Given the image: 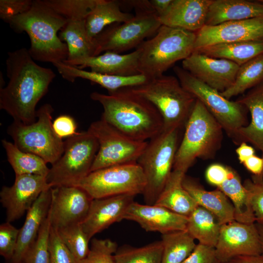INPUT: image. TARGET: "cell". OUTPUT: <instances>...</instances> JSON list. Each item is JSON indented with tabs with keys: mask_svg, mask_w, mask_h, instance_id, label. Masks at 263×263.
<instances>
[{
	"mask_svg": "<svg viewBox=\"0 0 263 263\" xmlns=\"http://www.w3.org/2000/svg\"><path fill=\"white\" fill-rule=\"evenodd\" d=\"M5 65L9 80L0 89V109L14 120L32 124L36 121V106L56 74L51 69L37 64L25 48L9 52Z\"/></svg>",
	"mask_w": 263,
	"mask_h": 263,
	"instance_id": "6da1fadb",
	"label": "cell"
},
{
	"mask_svg": "<svg viewBox=\"0 0 263 263\" xmlns=\"http://www.w3.org/2000/svg\"><path fill=\"white\" fill-rule=\"evenodd\" d=\"M90 97L102 105L101 119L133 139L147 141L164 130L163 119L157 108L131 88L108 94L94 92Z\"/></svg>",
	"mask_w": 263,
	"mask_h": 263,
	"instance_id": "7a4b0ae2",
	"label": "cell"
},
{
	"mask_svg": "<svg viewBox=\"0 0 263 263\" xmlns=\"http://www.w3.org/2000/svg\"><path fill=\"white\" fill-rule=\"evenodd\" d=\"M67 22V19L44 0H35L29 10L13 18L8 23L15 32L27 34L31 42L28 51L34 60L54 64L68 57L67 44L57 35Z\"/></svg>",
	"mask_w": 263,
	"mask_h": 263,
	"instance_id": "3957f363",
	"label": "cell"
},
{
	"mask_svg": "<svg viewBox=\"0 0 263 263\" xmlns=\"http://www.w3.org/2000/svg\"><path fill=\"white\" fill-rule=\"evenodd\" d=\"M185 127L184 136L175 154L173 170L186 174L197 159L207 160L214 157L221 147L224 130L198 99Z\"/></svg>",
	"mask_w": 263,
	"mask_h": 263,
	"instance_id": "277c9868",
	"label": "cell"
},
{
	"mask_svg": "<svg viewBox=\"0 0 263 263\" xmlns=\"http://www.w3.org/2000/svg\"><path fill=\"white\" fill-rule=\"evenodd\" d=\"M196 37V33L162 25L152 38L137 47L140 51L139 73L148 79L162 75L193 52Z\"/></svg>",
	"mask_w": 263,
	"mask_h": 263,
	"instance_id": "5b68a950",
	"label": "cell"
},
{
	"mask_svg": "<svg viewBox=\"0 0 263 263\" xmlns=\"http://www.w3.org/2000/svg\"><path fill=\"white\" fill-rule=\"evenodd\" d=\"M131 89L157 108L163 119L164 129L185 127L196 100L173 75H163Z\"/></svg>",
	"mask_w": 263,
	"mask_h": 263,
	"instance_id": "8992f818",
	"label": "cell"
},
{
	"mask_svg": "<svg viewBox=\"0 0 263 263\" xmlns=\"http://www.w3.org/2000/svg\"><path fill=\"white\" fill-rule=\"evenodd\" d=\"M180 129H164L148 141L137 163L146 180L143 193L146 204L154 205L165 188L173 170L178 147Z\"/></svg>",
	"mask_w": 263,
	"mask_h": 263,
	"instance_id": "52a82bcc",
	"label": "cell"
},
{
	"mask_svg": "<svg viewBox=\"0 0 263 263\" xmlns=\"http://www.w3.org/2000/svg\"><path fill=\"white\" fill-rule=\"evenodd\" d=\"M173 71L182 86L204 104L233 142L239 145V131L248 124L247 108L237 100L226 98L182 67L175 66Z\"/></svg>",
	"mask_w": 263,
	"mask_h": 263,
	"instance_id": "ba28073f",
	"label": "cell"
},
{
	"mask_svg": "<svg viewBox=\"0 0 263 263\" xmlns=\"http://www.w3.org/2000/svg\"><path fill=\"white\" fill-rule=\"evenodd\" d=\"M51 104L46 103L37 111L35 122L25 124L14 120L7 130L14 144L20 150L38 155L47 163L54 164L64 151V141L53 128Z\"/></svg>",
	"mask_w": 263,
	"mask_h": 263,
	"instance_id": "9c48e42d",
	"label": "cell"
},
{
	"mask_svg": "<svg viewBox=\"0 0 263 263\" xmlns=\"http://www.w3.org/2000/svg\"><path fill=\"white\" fill-rule=\"evenodd\" d=\"M98 143L88 131L78 132L64 141V151L46 177L51 188L76 186L91 172Z\"/></svg>",
	"mask_w": 263,
	"mask_h": 263,
	"instance_id": "30bf717a",
	"label": "cell"
},
{
	"mask_svg": "<svg viewBox=\"0 0 263 263\" xmlns=\"http://www.w3.org/2000/svg\"><path fill=\"white\" fill-rule=\"evenodd\" d=\"M146 184L143 170L135 162L92 171L75 186L83 189L93 199L120 195L143 194Z\"/></svg>",
	"mask_w": 263,
	"mask_h": 263,
	"instance_id": "8fae6325",
	"label": "cell"
},
{
	"mask_svg": "<svg viewBox=\"0 0 263 263\" xmlns=\"http://www.w3.org/2000/svg\"><path fill=\"white\" fill-rule=\"evenodd\" d=\"M87 131L95 137L99 145L91 172L137 162L148 144V141L127 136L102 119L92 122Z\"/></svg>",
	"mask_w": 263,
	"mask_h": 263,
	"instance_id": "7c38bea8",
	"label": "cell"
},
{
	"mask_svg": "<svg viewBox=\"0 0 263 263\" xmlns=\"http://www.w3.org/2000/svg\"><path fill=\"white\" fill-rule=\"evenodd\" d=\"M161 25L155 12L135 11L132 19L108 26L94 38L96 55L108 51L120 54L138 47L146 38L155 35Z\"/></svg>",
	"mask_w": 263,
	"mask_h": 263,
	"instance_id": "4fadbf2b",
	"label": "cell"
},
{
	"mask_svg": "<svg viewBox=\"0 0 263 263\" xmlns=\"http://www.w3.org/2000/svg\"><path fill=\"white\" fill-rule=\"evenodd\" d=\"M93 199L77 186L51 188V202L48 216L51 226L59 228L81 223L86 218Z\"/></svg>",
	"mask_w": 263,
	"mask_h": 263,
	"instance_id": "5bb4252c",
	"label": "cell"
},
{
	"mask_svg": "<svg viewBox=\"0 0 263 263\" xmlns=\"http://www.w3.org/2000/svg\"><path fill=\"white\" fill-rule=\"evenodd\" d=\"M215 249L220 263L237 256L262 254L256 223L234 220L222 225Z\"/></svg>",
	"mask_w": 263,
	"mask_h": 263,
	"instance_id": "9a60e30c",
	"label": "cell"
},
{
	"mask_svg": "<svg viewBox=\"0 0 263 263\" xmlns=\"http://www.w3.org/2000/svg\"><path fill=\"white\" fill-rule=\"evenodd\" d=\"M51 188L46 177L35 174L16 175L14 184L3 186L0 202L6 209V222L11 223L22 216L41 193Z\"/></svg>",
	"mask_w": 263,
	"mask_h": 263,
	"instance_id": "2e32d148",
	"label": "cell"
},
{
	"mask_svg": "<svg viewBox=\"0 0 263 263\" xmlns=\"http://www.w3.org/2000/svg\"><path fill=\"white\" fill-rule=\"evenodd\" d=\"M182 65L194 77L220 93L232 86L240 67L231 61L210 57L197 51L182 60Z\"/></svg>",
	"mask_w": 263,
	"mask_h": 263,
	"instance_id": "e0dca14e",
	"label": "cell"
},
{
	"mask_svg": "<svg viewBox=\"0 0 263 263\" xmlns=\"http://www.w3.org/2000/svg\"><path fill=\"white\" fill-rule=\"evenodd\" d=\"M196 35L194 51L216 44L263 39V18L205 25Z\"/></svg>",
	"mask_w": 263,
	"mask_h": 263,
	"instance_id": "ac0fdd59",
	"label": "cell"
},
{
	"mask_svg": "<svg viewBox=\"0 0 263 263\" xmlns=\"http://www.w3.org/2000/svg\"><path fill=\"white\" fill-rule=\"evenodd\" d=\"M124 219L135 222L146 231L158 232L162 234L186 230L188 223V217L165 207L134 201L127 208Z\"/></svg>",
	"mask_w": 263,
	"mask_h": 263,
	"instance_id": "d6986e66",
	"label": "cell"
},
{
	"mask_svg": "<svg viewBox=\"0 0 263 263\" xmlns=\"http://www.w3.org/2000/svg\"><path fill=\"white\" fill-rule=\"evenodd\" d=\"M135 196L120 195L93 199L88 213L81 223L91 240L111 225L124 220V215Z\"/></svg>",
	"mask_w": 263,
	"mask_h": 263,
	"instance_id": "ffe728a7",
	"label": "cell"
},
{
	"mask_svg": "<svg viewBox=\"0 0 263 263\" xmlns=\"http://www.w3.org/2000/svg\"><path fill=\"white\" fill-rule=\"evenodd\" d=\"M212 0H173L159 17L162 25L196 33L204 26Z\"/></svg>",
	"mask_w": 263,
	"mask_h": 263,
	"instance_id": "44dd1931",
	"label": "cell"
},
{
	"mask_svg": "<svg viewBox=\"0 0 263 263\" xmlns=\"http://www.w3.org/2000/svg\"><path fill=\"white\" fill-rule=\"evenodd\" d=\"M140 50L121 55L106 52L102 55L85 58L73 62L70 65L83 69L91 68V71L103 74L119 76H131L139 74Z\"/></svg>",
	"mask_w": 263,
	"mask_h": 263,
	"instance_id": "7402d4cb",
	"label": "cell"
},
{
	"mask_svg": "<svg viewBox=\"0 0 263 263\" xmlns=\"http://www.w3.org/2000/svg\"><path fill=\"white\" fill-rule=\"evenodd\" d=\"M51 202V188L43 191L27 211L24 223L19 229L12 263H22L29 248L34 242L48 216Z\"/></svg>",
	"mask_w": 263,
	"mask_h": 263,
	"instance_id": "603a6c76",
	"label": "cell"
},
{
	"mask_svg": "<svg viewBox=\"0 0 263 263\" xmlns=\"http://www.w3.org/2000/svg\"><path fill=\"white\" fill-rule=\"evenodd\" d=\"M263 18V3L246 0H212L205 25L214 26L231 21Z\"/></svg>",
	"mask_w": 263,
	"mask_h": 263,
	"instance_id": "cb8c5ba5",
	"label": "cell"
},
{
	"mask_svg": "<svg viewBox=\"0 0 263 263\" xmlns=\"http://www.w3.org/2000/svg\"><path fill=\"white\" fill-rule=\"evenodd\" d=\"M182 184L198 206L213 214L221 225L235 220L232 204L219 189L207 190L193 179L186 175Z\"/></svg>",
	"mask_w": 263,
	"mask_h": 263,
	"instance_id": "d4e9b609",
	"label": "cell"
},
{
	"mask_svg": "<svg viewBox=\"0 0 263 263\" xmlns=\"http://www.w3.org/2000/svg\"><path fill=\"white\" fill-rule=\"evenodd\" d=\"M53 65L64 79L72 82L77 78L89 80L107 89L108 93L123 88L138 86L148 80L144 75L141 74L131 76H119L87 71L63 62H57Z\"/></svg>",
	"mask_w": 263,
	"mask_h": 263,
	"instance_id": "484cf974",
	"label": "cell"
},
{
	"mask_svg": "<svg viewBox=\"0 0 263 263\" xmlns=\"http://www.w3.org/2000/svg\"><path fill=\"white\" fill-rule=\"evenodd\" d=\"M250 112L251 121L239 132V145L242 142L251 143L263 150V82L251 88L237 100Z\"/></svg>",
	"mask_w": 263,
	"mask_h": 263,
	"instance_id": "4316f807",
	"label": "cell"
},
{
	"mask_svg": "<svg viewBox=\"0 0 263 263\" xmlns=\"http://www.w3.org/2000/svg\"><path fill=\"white\" fill-rule=\"evenodd\" d=\"M58 36L65 41L68 50L67 58L63 62L71 64L85 58L96 56L97 46L94 38L87 32L85 20H67Z\"/></svg>",
	"mask_w": 263,
	"mask_h": 263,
	"instance_id": "83f0119b",
	"label": "cell"
},
{
	"mask_svg": "<svg viewBox=\"0 0 263 263\" xmlns=\"http://www.w3.org/2000/svg\"><path fill=\"white\" fill-rule=\"evenodd\" d=\"M216 187L232 204L235 210V220L244 223L256 222L250 205L249 192L233 169L227 166L226 174Z\"/></svg>",
	"mask_w": 263,
	"mask_h": 263,
	"instance_id": "f1b7e54d",
	"label": "cell"
},
{
	"mask_svg": "<svg viewBox=\"0 0 263 263\" xmlns=\"http://www.w3.org/2000/svg\"><path fill=\"white\" fill-rule=\"evenodd\" d=\"M186 174L172 170L165 188L154 204L188 217L198 206L183 186Z\"/></svg>",
	"mask_w": 263,
	"mask_h": 263,
	"instance_id": "f546056e",
	"label": "cell"
},
{
	"mask_svg": "<svg viewBox=\"0 0 263 263\" xmlns=\"http://www.w3.org/2000/svg\"><path fill=\"white\" fill-rule=\"evenodd\" d=\"M194 51L210 57L225 59L240 66L252 58L263 54V38L216 44Z\"/></svg>",
	"mask_w": 263,
	"mask_h": 263,
	"instance_id": "4dcf8cb0",
	"label": "cell"
},
{
	"mask_svg": "<svg viewBox=\"0 0 263 263\" xmlns=\"http://www.w3.org/2000/svg\"><path fill=\"white\" fill-rule=\"evenodd\" d=\"M133 17L132 14L121 11L119 1L97 0L85 19L87 32L91 38H94L108 26L127 21Z\"/></svg>",
	"mask_w": 263,
	"mask_h": 263,
	"instance_id": "1f68e13d",
	"label": "cell"
},
{
	"mask_svg": "<svg viewBox=\"0 0 263 263\" xmlns=\"http://www.w3.org/2000/svg\"><path fill=\"white\" fill-rule=\"evenodd\" d=\"M221 225L213 214L198 206L188 217L186 230L199 244L215 248Z\"/></svg>",
	"mask_w": 263,
	"mask_h": 263,
	"instance_id": "d6a6232c",
	"label": "cell"
},
{
	"mask_svg": "<svg viewBox=\"0 0 263 263\" xmlns=\"http://www.w3.org/2000/svg\"><path fill=\"white\" fill-rule=\"evenodd\" d=\"M1 143L15 175L35 174L47 177L50 168L42 158L20 150L5 139L2 140Z\"/></svg>",
	"mask_w": 263,
	"mask_h": 263,
	"instance_id": "836d02e7",
	"label": "cell"
},
{
	"mask_svg": "<svg viewBox=\"0 0 263 263\" xmlns=\"http://www.w3.org/2000/svg\"><path fill=\"white\" fill-rule=\"evenodd\" d=\"M162 263H182L192 252L196 244L187 230L162 234Z\"/></svg>",
	"mask_w": 263,
	"mask_h": 263,
	"instance_id": "e575fe53",
	"label": "cell"
},
{
	"mask_svg": "<svg viewBox=\"0 0 263 263\" xmlns=\"http://www.w3.org/2000/svg\"><path fill=\"white\" fill-rule=\"evenodd\" d=\"M263 82V54L260 55L239 67L232 86L220 93L228 99L244 94Z\"/></svg>",
	"mask_w": 263,
	"mask_h": 263,
	"instance_id": "d590c367",
	"label": "cell"
},
{
	"mask_svg": "<svg viewBox=\"0 0 263 263\" xmlns=\"http://www.w3.org/2000/svg\"><path fill=\"white\" fill-rule=\"evenodd\" d=\"M163 245L161 241L140 247L123 246L114 255L115 263H162Z\"/></svg>",
	"mask_w": 263,
	"mask_h": 263,
	"instance_id": "8d00e7d4",
	"label": "cell"
},
{
	"mask_svg": "<svg viewBox=\"0 0 263 263\" xmlns=\"http://www.w3.org/2000/svg\"><path fill=\"white\" fill-rule=\"evenodd\" d=\"M56 229L62 242L78 262L83 260L89 253L90 240L84 232L81 223Z\"/></svg>",
	"mask_w": 263,
	"mask_h": 263,
	"instance_id": "74e56055",
	"label": "cell"
},
{
	"mask_svg": "<svg viewBox=\"0 0 263 263\" xmlns=\"http://www.w3.org/2000/svg\"><path fill=\"white\" fill-rule=\"evenodd\" d=\"M56 12L67 20H85L97 0H44Z\"/></svg>",
	"mask_w": 263,
	"mask_h": 263,
	"instance_id": "f35d334b",
	"label": "cell"
},
{
	"mask_svg": "<svg viewBox=\"0 0 263 263\" xmlns=\"http://www.w3.org/2000/svg\"><path fill=\"white\" fill-rule=\"evenodd\" d=\"M51 223L49 216L42 224L38 236L26 252L22 263H49V239Z\"/></svg>",
	"mask_w": 263,
	"mask_h": 263,
	"instance_id": "ab89813d",
	"label": "cell"
},
{
	"mask_svg": "<svg viewBox=\"0 0 263 263\" xmlns=\"http://www.w3.org/2000/svg\"><path fill=\"white\" fill-rule=\"evenodd\" d=\"M117 248L116 243L110 239L93 238L88 254L78 263H115Z\"/></svg>",
	"mask_w": 263,
	"mask_h": 263,
	"instance_id": "60d3db41",
	"label": "cell"
},
{
	"mask_svg": "<svg viewBox=\"0 0 263 263\" xmlns=\"http://www.w3.org/2000/svg\"><path fill=\"white\" fill-rule=\"evenodd\" d=\"M243 184L248 190L251 207L257 224L263 225V177L252 175Z\"/></svg>",
	"mask_w": 263,
	"mask_h": 263,
	"instance_id": "b9f144b4",
	"label": "cell"
},
{
	"mask_svg": "<svg viewBox=\"0 0 263 263\" xmlns=\"http://www.w3.org/2000/svg\"><path fill=\"white\" fill-rule=\"evenodd\" d=\"M49 263H78L60 238L57 229L51 226L49 239Z\"/></svg>",
	"mask_w": 263,
	"mask_h": 263,
	"instance_id": "7bdbcfd3",
	"label": "cell"
},
{
	"mask_svg": "<svg viewBox=\"0 0 263 263\" xmlns=\"http://www.w3.org/2000/svg\"><path fill=\"white\" fill-rule=\"evenodd\" d=\"M19 229L10 223L5 222L0 225V254L6 260H12L14 256Z\"/></svg>",
	"mask_w": 263,
	"mask_h": 263,
	"instance_id": "ee69618b",
	"label": "cell"
},
{
	"mask_svg": "<svg viewBox=\"0 0 263 263\" xmlns=\"http://www.w3.org/2000/svg\"><path fill=\"white\" fill-rule=\"evenodd\" d=\"M33 1L32 0H0V19L8 23L13 18L29 10Z\"/></svg>",
	"mask_w": 263,
	"mask_h": 263,
	"instance_id": "f6af8a7d",
	"label": "cell"
},
{
	"mask_svg": "<svg viewBox=\"0 0 263 263\" xmlns=\"http://www.w3.org/2000/svg\"><path fill=\"white\" fill-rule=\"evenodd\" d=\"M77 128L74 118L69 115H60L53 122V128L55 133L61 139L76 134L78 132H76Z\"/></svg>",
	"mask_w": 263,
	"mask_h": 263,
	"instance_id": "bcb514c9",
	"label": "cell"
},
{
	"mask_svg": "<svg viewBox=\"0 0 263 263\" xmlns=\"http://www.w3.org/2000/svg\"><path fill=\"white\" fill-rule=\"evenodd\" d=\"M215 249L198 243L191 254L182 263H217Z\"/></svg>",
	"mask_w": 263,
	"mask_h": 263,
	"instance_id": "7dc6e473",
	"label": "cell"
},
{
	"mask_svg": "<svg viewBox=\"0 0 263 263\" xmlns=\"http://www.w3.org/2000/svg\"><path fill=\"white\" fill-rule=\"evenodd\" d=\"M242 164L253 175L263 177V158L255 154L246 159Z\"/></svg>",
	"mask_w": 263,
	"mask_h": 263,
	"instance_id": "c3c4849f",
	"label": "cell"
},
{
	"mask_svg": "<svg viewBox=\"0 0 263 263\" xmlns=\"http://www.w3.org/2000/svg\"><path fill=\"white\" fill-rule=\"evenodd\" d=\"M239 162L243 164L246 159L255 155V151L253 147L245 142H242L236 149Z\"/></svg>",
	"mask_w": 263,
	"mask_h": 263,
	"instance_id": "681fc988",
	"label": "cell"
},
{
	"mask_svg": "<svg viewBox=\"0 0 263 263\" xmlns=\"http://www.w3.org/2000/svg\"><path fill=\"white\" fill-rule=\"evenodd\" d=\"M222 263H263V255L240 256Z\"/></svg>",
	"mask_w": 263,
	"mask_h": 263,
	"instance_id": "f907efd6",
	"label": "cell"
},
{
	"mask_svg": "<svg viewBox=\"0 0 263 263\" xmlns=\"http://www.w3.org/2000/svg\"><path fill=\"white\" fill-rule=\"evenodd\" d=\"M173 0H150V2L158 17L168 10Z\"/></svg>",
	"mask_w": 263,
	"mask_h": 263,
	"instance_id": "816d5d0a",
	"label": "cell"
},
{
	"mask_svg": "<svg viewBox=\"0 0 263 263\" xmlns=\"http://www.w3.org/2000/svg\"><path fill=\"white\" fill-rule=\"evenodd\" d=\"M255 223L259 232L261 246L262 255H263V225L259 224L256 223Z\"/></svg>",
	"mask_w": 263,
	"mask_h": 263,
	"instance_id": "f5cc1de1",
	"label": "cell"
},
{
	"mask_svg": "<svg viewBox=\"0 0 263 263\" xmlns=\"http://www.w3.org/2000/svg\"><path fill=\"white\" fill-rule=\"evenodd\" d=\"M258 1L263 3V0H259Z\"/></svg>",
	"mask_w": 263,
	"mask_h": 263,
	"instance_id": "db71d44e",
	"label": "cell"
},
{
	"mask_svg": "<svg viewBox=\"0 0 263 263\" xmlns=\"http://www.w3.org/2000/svg\"><path fill=\"white\" fill-rule=\"evenodd\" d=\"M262 152V157L263 158V150Z\"/></svg>",
	"mask_w": 263,
	"mask_h": 263,
	"instance_id": "11a10c76",
	"label": "cell"
},
{
	"mask_svg": "<svg viewBox=\"0 0 263 263\" xmlns=\"http://www.w3.org/2000/svg\"><path fill=\"white\" fill-rule=\"evenodd\" d=\"M217 263H220V262H218V261H217Z\"/></svg>",
	"mask_w": 263,
	"mask_h": 263,
	"instance_id": "9f6ffc18",
	"label": "cell"
}]
</instances>
